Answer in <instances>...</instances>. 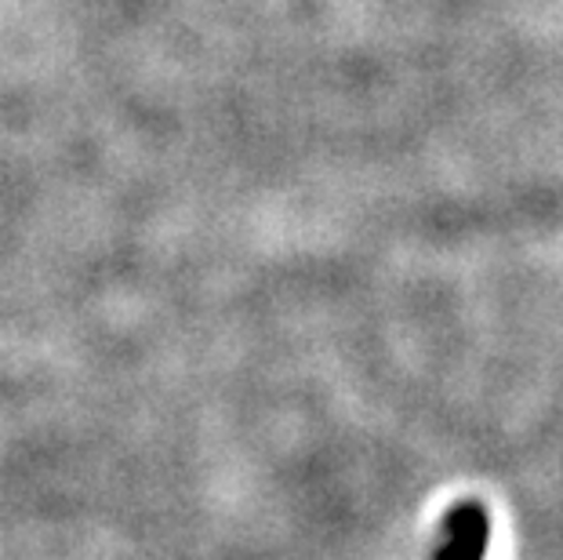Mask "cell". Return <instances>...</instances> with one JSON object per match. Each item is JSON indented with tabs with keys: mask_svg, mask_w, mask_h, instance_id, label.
<instances>
[{
	"mask_svg": "<svg viewBox=\"0 0 563 560\" xmlns=\"http://www.w3.org/2000/svg\"><path fill=\"white\" fill-rule=\"evenodd\" d=\"M487 535H490L487 514L476 503H465L448 517L437 560H484Z\"/></svg>",
	"mask_w": 563,
	"mask_h": 560,
	"instance_id": "1",
	"label": "cell"
}]
</instances>
